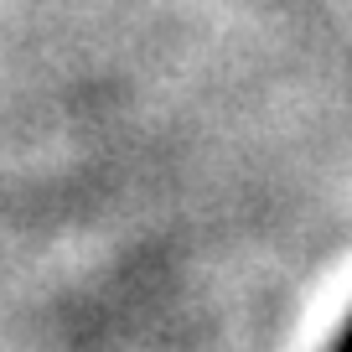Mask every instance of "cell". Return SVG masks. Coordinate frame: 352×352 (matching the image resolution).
Masks as SVG:
<instances>
[{"label":"cell","mask_w":352,"mask_h":352,"mask_svg":"<svg viewBox=\"0 0 352 352\" xmlns=\"http://www.w3.org/2000/svg\"><path fill=\"white\" fill-rule=\"evenodd\" d=\"M331 352H352V321L342 327V337H337V347H331Z\"/></svg>","instance_id":"obj_1"}]
</instances>
